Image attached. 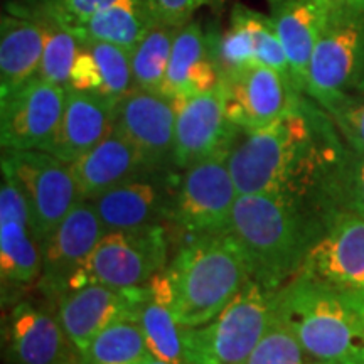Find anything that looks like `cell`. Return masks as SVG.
<instances>
[{
    "mask_svg": "<svg viewBox=\"0 0 364 364\" xmlns=\"http://www.w3.org/2000/svg\"><path fill=\"white\" fill-rule=\"evenodd\" d=\"M228 154L238 194H285L327 204V184L346 147L331 117L306 98L272 125L243 132ZM331 211V209H329Z\"/></svg>",
    "mask_w": 364,
    "mask_h": 364,
    "instance_id": "1",
    "label": "cell"
},
{
    "mask_svg": "<svg viewBox=\"0 0 364 364\" xmlns=\"http://www.w3.org/2000/svg\"><path fill=\"white\" fill-rule=\"evenodd\" d=\"M252 279L247 257L231 233L196 236L171 265L147 282L182 329L215 318Z\"/></svg>",
    "mask_w": 364,
    "mask_h": 364,
    "instance_id": "2",
    "label": "cell"
},
{
    "mask_svg": "<svg viewBox=\"0 0 364 364\" xmlns=\"http://www.w3.org/2000/svg\"><path fill=\"white\" fill-rule=\"evenodd\" d=\"M324 221L290 196L240 194L230 233L247 257L252 279L277 292L300 272Z\"/></svg>",
    "mask_w": 364,
    "mask_h": 364,
    "instance_id": "3",
    "label": "cell"
},
{
    "mask_svg": "<svg viewBox=\"0 0 364 364\" xmlns=\"http://www.w3.org/2000/svg\"><path fill=\"white\" fill-rule=\"evenodd\" d=\"M275 316L312 361L364 364V294L297 273L275 292Z\"/></svg>",
    "mask_w": 364,
    "mask_h": 364,
    "instance_id": "4",
    "label": "cell"
},
{
    "mask_svg": "<svg viewBox=\"0 0 364 364\" xmlns=\"http://www.w3.org/2000/svg\"><path fill=\"white\" fill-rule=\"evenodd\" d=\"M275 317V290L250 279L215 318L182 329L184 364H243Z\"/></svg>",
    "mask_w": 364,
    "mask_h": 364,
    "instance_id": "5",
    "label": "cell"
},
{
    "mask_svg": "<svg viewBox=\"0 0 364 364\" xmlns=\"http://www.w3.org/2000/svg\"><path fill=\"white\" fill-rule=\"evenodd\" d=\"M364 73V4L332 0L324 29L314 48L306 95L324 108L356 90Z\"/></svg>",
    "mask_w": 364,
    "mask_h": 364,
    "instance_id": "6",
    "label": "cell"
},
{
    "mask_svg": "<svg viewBox=\"0 0 364 364\" xmlns=\"http://www.w3.org/2000/svg\"><path fill=\"white\" fill-rule=\"evenodd\" d=\"M167 250L169 241L161 225L108 231L85 265L73 275L68 292L93 284L113 289L144 287L166 268Z\"/></svg>",
    "mask_w": 364,
    "mask_h": 364,
    "instance_id": "7",
    "label": "cell"
},
{
    "mask_svg": "<svg viewBox=\"0 0 364 364\" xmlns=\"http://www.w3.org/2000/svg\"><path fill=\"white\" fill-rule=\"evenodd\" d=\"M2 176L26 198L41 243L81 199L70 164L46 150H2Z\"/></svg>",
    "mask_w": 364,
    "mask_h": 364,
    "instance_id": "8",
    "label": "cell"
},
{
    "mask_svg": "<svg viewBox=\"0 0 364 364\" xmlns=\"http://www.w3.org/2000/svg\"><path fill=\"white\" fill-rule=\"evenodd\" d=\"M221 152L184 171L172 215L182 230L194 236L230 233L238 189Z\"/></svg>",
    "mask_w": 364,
    "mask_h": 364,
    "instance_id": "9",
    "label": "cell"
},
{
    "mask_svg": "<svg viewBox=\"0 0 364 364\" xmlns=\"http://www.w3.org/2000/svg\"><path fill=\"white\" fill-rule=\"evenodd\" d=\"M226 115L241 132L272 125L294 112L304 93L273 68L253 65L221 78Z\"/></svg>",
    "mask_w": 364,
    "mask_h": 364,
    "instance_id": "10",
    "label": "cell"
},
{
    "mask_svg": "<svg viewBox=\"0 0 364 364\" xmlns=\"http://www.w3.org/2000/svg\"><path fill=\"white\" fill-rule=\"evenodd\" d=\"M65 86L36 76L7 97H0L2 150H46L61 124Z\"/></svg>",
    "mask_w": 364,
    "mask_h": 364,
    "instance_id": "11",
    "label": "cell"
},
{
    "mask_svg": "<svg viewBox=\"0 0 364 364\" xmlns=\"http://www.w3.org/2000/svg\"><path fill=\"white\" fill-rule=\"evenodd\" d=\"M299 273L364 294V218L348 209H331Z\"/></svg>",
    "mask_w": 364,
    "mask_h": 364,
    "instance_id": "12",
    "label": "cell"
},
{
    "mask_svg": "<svg viewBox=\"0 0 364 364\" xmlns=\"http://www.w3.org/2000/svg\"><path fill=\"white\" fill-rule=\"evenodd\" d=\"M172 164L186 171L221 152H230L243 134L226 115L225 91L218 88L177 100Z\"/></svg>",
    "mask_w": 364,
    "mask_h": 364,
    "instance_id": "13",
    "label": "cell"
},
{
    "mask_svg": "<svg viewBox=\"0 0 364 364\" xmlns=\"http://www.w3.org/2000/svg\"><path fill=\"white\" fill-rule=\"evenodd\" d=\"M176 118L174 100L134 88L117 102L113 129L136 150L145 169L156 171L172 162Z\"/></svg>",
    "mask_w": 364,
    "mask_h": 364,
    "instance_id": "14",
    "label": "cell"
},
{
    "mask_svg": "<svg viewBox=\"0 0 364 364\" xmlns=\"http://www.w3.org/2000/svg\"><path fill=\"white\" fill-rule=\"evenodd\" d=\"M105 226L88 199H80L56 230L41 243L43 272L41 287L46 294L61 299L76 272L103 238Z\"/></svg>",
    "mask_w": 364,
    "mask_h": 364,
    "instance_id": "15",
    "label": "cell"
},
{
    "mask_svg": "<svg viewBox=\"0 0 364 364\" xmlns=\"http://www.w3.org/2000/svg\"><path fill=\"white\" fill-rule=\"evenodd\" d=\"M147 297V284L136 289H113L107 285H86L59 299L58 318L81 353L91 339L124 318H136Z\"/></svg>",
    "mask_w": 364,
    "mask_h": 364,
    "instance_id": "16",
    "label": "cell"
},
{
    "mask_svg": "<svg viewBox=\"0 0 364 364\" xmlns=\"http://www.w3.org/2000/svg\"><path fill=\"white\" fill-rule=\"evenodd\" d=\"M0 272L4 284L29 285L41 279L43 252L26 198L9 177L0 188Z\"/></svg>",
    "mask_w": 364,
    "mask_h": 364,
    "instance_id": "17",
    "label": "cell"
},
{
    "mask_svg": "<svg viewBox=\"0 0 364 364\" xmlns=\"http://www.w3.org/2000/svg\"><path fill=\"white\" fill-rule=\"evenodd\" d=\"M9 356L14 364H83V354L58 316L19 302L9 318Z\"/></svg>",
    "mask_w": 364,
    "mask_h": 364,
    "instance_id": "18",
    "label": "cell"
},
{
    "mask_svg": "<svg viewBox=\"0 0 364 364\" xmlns=\"http://www.w3.org/2000/svg\"><path fill=\"white\" fill-rule=\"evenodd\" d=\"M117 102L100 93L68 88L61 124L46 152L75 162L113 130Z\"/></svg>",
    "mask_w": 364,
    "mask_h": 364,
    "instance_id": "19",
    "label": "cell"
},
{
    "mask_svg": "<svg viewBox=\"0 0 364 364\" xmlns=\"http://www.w3.org/2000/svg\"><path fill=\"white\" fill-rule=\"evenodd\" d=\"M268 6L294 83L306 95L311 58L329 17L332 0H268Z\"/></svg>",
    "mask_w": 364,
    "mask_h": 364,
    "instance_id": "20",
    "label": "cell"
},
{
    "mask_svg": "<svg viewBox=\"0 0 364 364\" xmlns=\"http://www.w3.org/2000/svg\"><path fill=\"white\" fill-rule=\"evenodd\" d=\"M221 85V71L213 58L209 36L198 21H189L177 31L161 93L186 100Z\"/></svg>",
    "mask_w": 364,
    "mask_h": 364,
    "instance_id": "21",
    "label": "cell"
},
{
    "mask_svg": "<svg viewBox=\"0 0 364 364\" xmlns=\"http://www.w3.org/2000/svg\"><path fill=\"white\" fill-rule=\"evenodd\" d=\"M88 201L97 209L107 233L139 230L159 225L167 211V188L161 179L139 174Z\"/></svg>",
    "mask_w": 364,
    "mask_h": 364,
    "instance_id": "22",
    "label": "cell"
},
{
    "mask_svg": "<svg viewBox=\"0 0 364 364\" xmlns=\"http://www.w3.org/2000/svg\"><path fill=\"white\" fill-rule=\"evenodd\" d=\"M46 24L29 14L11 11L0 21V97L19 90L39 73Z\"/></svg>",
    "mask_w": 364,
    "mask_h": 364,
    "instance_id": "23",
    "label": "cell"
},
{
    "mask_svg": "<svg viewBox=\"0 0 364 364\" xmlns=\"http://www.w3.org/2000/svg\"><path fill=\"white\" fill-rule=\"evenodd\" d=\"M70 166L81 199H95L130 177L150 172L136 150L115 129Z\"/></svg>",
    "mask_w": 364,
    "mask_h": 364,
    "instance_id": "24",
    "label": "cell"
},
{
    "mask_svg": "<svg viewBox=\"0 0 364 364\" xmlns=\"http://www.w3.org/2000/svg\"><path fill=\"white\" fill-rule=\"evenodd\" d=\"M157 24L150 0H120L68 29L78 41L110 43L134 51L145 34Z\"/></svg>",
    "mask_w": 364,
    "mask_h": 364,
    "instance_id": "25",
    "label": "cell"
},
{
    "mask_svg": "<svg viewBox=\"0 0 364 364\" xmlns=\"http://www.w3.org/2000/svg\"><path fill=\"white\" fill-rule=\"evenodd\" d=\"M83 364H139L150 356L136 318H124L100 331L83 353Z\"/></svg>",
    "mask_w": 364,
    "mask_h": 364,
    "instance_id": "26",
    "label": "cell"
},
{
    "mask_svg": "<svg viewBox=\"0 0 364 364\" xmlns=\"http://www.w3.org/2000/svg\"><path fill=\"white\" fill-rule=\"evenodd\" d=\"M179 27L157 22L132 51L134 88L161 93Z\"/></svg>",
    "mask_w": 364,
    "mask_h": 364,
    "instance_id": "27",
    "label": "cell"
},
{
    "mask_svg": "<svg viewBox=\"0 0 364 364\" xmlns=\"http://www.w3.org/2000/svg\"><path fill=\"white\" fill-rule=\"evenodd\" d=\"M136 321L142 327L152 356L171 364H184L182 327L176 322L171 309L150 295L149 287Z\"/></svg>",
    "mask_w": 364,
    "mask_h": 364,
    "instance_id": "28",
    "label": "cell"
},
{
    "mask_svg": "<svg viewBox=\"0 0 364 364\" xmlns=\"http://www.w3.org/2000/svg\"><path fill=\"white\" fill-rule=\"evenodd\" d=\"M43 22L46 24V44L38 78L68 88L81 44L78 38L65 27L49 21Z\"/></svg>",
    "mask_w": 364,
    "mask_h": 364,
    "instance_id": "29",
    "label": "cell"
},
{
    "mask_svg": "<svg viewBox=\"0 0 364 364\" xmlns=\"http://www.w3.org/2000/svg\"><path fill=\"white\" fill-rule=\"evenodd\" d=\"M331 209H348L364 218V154L346 149L327 186Z\"/></svg>",
    "mask_w": 364,
    "mask_h": 364,
    "instance_id": "30",
    "label": "cell"
},
{
    "mask_svg": "<svg viewBox=\"0 0 364 364\" xmlns=\"http://www.w3.org/2000/svg\"><path fill=\"white\" fill-rule=\"evenodd\" d=\"M97 61L103 80L102 95L120 100L134 90V73H132V53L120 46L103 43V41H80Z\"/></svg>",
    "mask_w": 364,
    "mask_h": 364,
    "instance_id": "31",
    "label": "cell"
},
{
    "mask_svg": "<svg viewBox=\"0 0 364 364\" xmlns=\"http://www.w3.org/2000/svg\"><path fill=\"white\" fill-rule=\"evenodd\" d=\"M243 364H312V359L294 332L275 316L265 336Z\"/></svg>",
    "mask_w": 364,
    "mask_h": 364,
    "instance_id": "32",
    "label": "cell"
},
{
    "mask_svg": "<svg viewBox=\"0 0 364 364\" xmlns=\"http://www.w3.org/2000/svg\"><path fill=\"white\" fill-rule=\"evenodd\" d=\"M118 2L120 0H24L16 11L71 29L80 21Z\"/></svg>",
    "mask_w": 364,
    "mask_h": 364,
    "instance_id": "33",
    "label": "cell"
},
{
    "mask_svg": "<svg viewBox=\"0 0 364 364\" xmlns=\"http://www.w3.org/2000/svg\"><path fill=\"white\" fill-rule=\"evenodd\" d=\"M349 149L364 154V91H346L322 108Z\"/></svg>",
    "mask_w": 364,
    "mask_h": 364,
    "instance_id": "34",
    "label": "cell"
},
{
    "mask_svg": "<svg viewBox=\"0 0 364 364\" xmlns=\"http://www.w3.org/2000/svg\"><path fill=\"white\" fill-rule=\"evenodd\" d=\"M228 0H150L157 22L181 27L194 19L201 9H220Z\"/></svg>",
    "mask_w": 364,
    "mask_h": 364,
    "instance_id": "35",
    "label": "cell"
},
{
    "mask_svg": "<svg viewBox=\"0 0 364 364\" xmlns=\"http://www.w3.org/2000/svg\"><path fill=\"white\" fill-rule=\"evenodd\" d=\"M68 88L76 91H90V93L100 95H102L103 91V80L102 75H100L97 61H95L93 54H91L83 44H81L75 66H73L71 70Z\"/></svg>",
    "mask_w": 364,
    "mask_h": 364,
    "instance_id": "36",
    "label": "cell"
},
{
    "mask_svg": "<svg viewBox=\"0 0 364 364\" xmlns=\"http://www.w3.org/2000/svg\"><path fill=\"white\" fill-rule=\"evenodd\" d=\"M139 364H171V363L162 361V359H159V358L152 356V354H150V356H149L147 359H144V361H142V363H139Z\"/></svg>",
    "mask_w": 364,
    "mask_h": 364,
    "instance_id": "37",
    "label": "cell"
},
{
    "mask_svg": "<svg viewBox=\"0 0 364 364\" xmlns=\"http://www.w3.org/2000/svg\"><path fill=\"white\" fill-rule=\"evenodd\" d=\"M356 90H363L364 91V73H363V78H361V81H359V85H358Z\"/></svg>",
    "mask_w": 364,
    "mask_h": 364,
    "instance_id": "38",
    "label": "cell"
},
{
    "mask_svg": "<svg viewBox=\"0 0 364 364\" xmlns=\"http://www.w3.org/2000/svg\"><path fill=\"white\" fill-rule=\"evenodd\" d=\"M312 364H339V363H321V361H312Z\"/></svg>",
    "mask_w": 364,
    "mask_h": 364,
    "instance_id": "39",
    "label": "cell"
}]
</instances>
